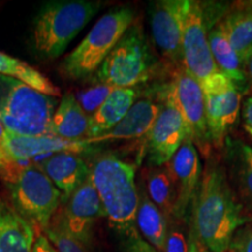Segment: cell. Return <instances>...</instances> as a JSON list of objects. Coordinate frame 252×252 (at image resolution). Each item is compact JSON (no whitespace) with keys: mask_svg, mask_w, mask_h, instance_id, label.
Masks as SVG:
<instances>
[{"mask_svg":"<svg viewBox=\"0 0 252 252\" xmlns=\"http://www.w3.org/2000/svg\"><path fill=\"white\" fill-rule=\"evenodd\" d=\"M230 45L244 62L252 50V2L242 4L219 21Z\"/></svg>","mask_w":252,"mask_h":252,"instance_id":"603a6c76","label":"cell"},{"mask_svg":"<svg viewBox=\"0 0 252 252\" xmlns=\"http://www.w3.org/2000/svg\"><path fill=\"white\" fill-rule=\"evenodd\" d=\"M134 23V12L128 6L116 7L102 15L86 37L61 63V71L72 81L90 77Z\"/></svg>","mask_w":252,"mask_h":252,"instance_id":"5b68a950","label":"cell"},{"mask_svg":"<svg viewBox=\"0 0 252 252\" xmlns=\"http://www.w3.org/2000/svg\"><path fill=\"white\" fill-rule=\"evenodd\" d=\"M7 186L12 206L31 224L45 231L62 204V193L37 165L18 167L0 173Z\"/></svg>","mask_w":252,"mask_h":252,"instance_id":"8992f818","label":"cell"},{"mask_svg":"<svg viewBox=\"0 0 252 252\" xmlns=\"http://www.w3.org/2000/svg\"><path fill=\"white\" fill-rule=\"evenodd\" d=\"M208 41H209L213 60L219 71L234 82L238 89L243 93V89L247 88L249 82L244 70V64L230 45L228 37L219 23L208 32Z\"/></svg>","mask_w":252,"mask_h":252,"instance_id":"7402d4cb","label":"cell"},{"mask_svg":"<svg viewBox=\"0 0 252 252\" xmlns=\"http://www.w3.org/2000/svg\"><path fill=\"white\" fill-rule=\"evenodd\" d=\"M166 93L181 113L188 139L196 145L204 157H209L213 144L207 126L206 105L201 84L181 64L173 72L172 81L167 86Z\"/></svg>","mask_w":252,"mask_h":252,"instance_id":"ba28073f","label":"cell"},{"mask_svg":"<svg viewBox=\"0 0 252 252\" xmlns=\"http://www.w3.org/2000/svg\"><path fill=\"white\" fill-rule=\"evenodd\" d=\"M189 252H210L207 248H204L202 244L200 243V241L194 236H190L189 239Z\"/></svg>","mask_w":252,"mask_h":252,"instance_id":"836d02e7","label":"cell"},{"mask_svg":"<svg viewBox=\"0 0 252 252\" xmlns=\"http://www.w3.org/2000/svg\"><path fill=\"white\" fill-rule=\"evenodd\" d=\"M243 64H244V70H245V74H247L248 80L252 84V50L249 53L247 58H245Z\"/></svg>","mask_w":252,"mask_h":252,"instance_id":"e575fe53","label":"cell"},{"mask_svg":"<svg viewBox=\"0 0 252 252\" xmlns=\"http://www.w3.org/2000/svg\"><path fill=\"white\" fill-rule=\"evenodd\" d=\"M0 75L23 81L40 93L56 98L61 94V90L36 68L32 67L23 60L13 58L2 52H0Z\"/></svg>","mask_w":252,"mask_h":252,"instance_id":"d4e9b609","label":"cell"},{"mask_svg":"<svg viewBox=\"0 0 252 252\" xmlns=\"http://www.w3.org/2000/svg\"><path fill=\"white\" fill-rule=\"evenodd\" d=\"M90 145L83 140H67L54 135H17L7 134L5 144V152L11 165L35 159L36 157H47L60 152L80 153L87 150ZM42 159V160H43Z\"/></svg>","mask_w":252,"mask_h":252,"instance_id":"9a60e30c","label":"cell"},{"mask_svg":"<svg viewBox=\"0 0 252 252\" xmlns=\"http://www.w3.org/2000/svg\"><path fill=\"white\" fill-rule=\"evenodd\" d=\"M102 1L62 0L46 2L33 23L34 48L45 59H58L99 12Z\"/></svg>","mask_w":252,"mask_h":252,"instance_id":"3957f363","label":"cell"},{"mask_svg":"<svg viewBox=\"0 0 252 252\" xmlns=\"http://www.w3.org/2000/svg\"><path fill=\"white\" fill-rule=\"evenodd\" d=\"M156 59L143 27L133 23L96 71L94 83L128 89L149 81Z\"/></svg>","mask_w":252,"mask_h":252,"instance_id":"52a82bcc","label":"cell"},{"mask_svg":"<svg viewBox=\"0 0 252 252\" xmlns=\"http://www.w3.org/2000/svg\"><path fill=\"white\" fill-rule=\"evenodd\" d=\"M228 252H235V251H234V250H231V249H230V250H229Z\"/></svg>","mask_w":252,"mask_h":252,"instance_id":"d590c367","label":"cell"},{"mask_svg":"<svg viewBox=\"0 0 252 252\" xmlns=\"http://www.w3.org/2000/svg\"><path fill=\"white\" fill-rule=\"evenodd\" d=\"M45 235L58 252H89V247L68 231L60 215L54 216L45 230Z\"/></svg>","mask_w":252,"mask_h":252,"instance_id":"4316f807","label":"cell"},{"mask_svg":"<svg viewBox=\"0 0 252 252\" xmlns=\"http://www.w3.org/2000/svg\"><path fill=\"white\" fill-rule=\"evenodd\" d=\"M194 198L196 238L210 252H228L235 232L250 217L229 184L224 165L208 162Z\"/></svg>","mask_w":252,"mask_h":252,"instance_id":"6da1fadb","label":"cell"},{"mask_svg":"<svg viewBox=\"0 0 252 252\" xmlns=\"http://www.w3.org/2000/svg\"><path fill=\"white\" fill-rule=\"evenodd\" d=\"M137 97L138 93L134 88L113 89L102 105L89 117V131L86 139H94L115 127L137 102Z\"/></svg>","mask_w":252,"mask_h":252,"instance_id":"d6986e66","label":"cell"},{"mask_svg":"<svg viewBox=\"0 0 252 252\" xmlns=\"http://www.w3.org/2000/svg\"><path fill=\"white\" fill-rule=\"evenodd\" d=\"M35 238L34 225L0 198V252H31Z\"/></svg>","mask_w":252,"mask_h":252,"instance_id":"ffe728a7","label":"cell"},{"mask_svg":"<svg viewBox=\"0 0 252 252\" xmlns=\"http://www.w3.org/2000/svg\"><path fill=\"white\" fill-rule=\"evenodd\" d=\"M230 249L235 252H252V223H247L235 232Z\"/></svg>","mask_w":252,"mask_h":252,"instance_id":"f1b7e54d","label":"cell"},{"mask_svg":"<svg viewBox=\"0 0 252 252\" xmlns=\"http://www.w3.org/2000/svg\"><path fill=\"white\" fill-rule=\"evenodd\" d=\"M63 204L64 208L59 214L63 224L71 235L90 248L94 223L105 216L102 201L90 176Z\"/></svg>","mask_w":252,"mask_h":252,"instance_id":"4fadbf2b","label":"cell"},{"mask_svg":"<svg viewBox=\"0 0 252 252\" xmlns=\"http://www.w3.org/2000/svg\"><path fill=\"white\" fill-rule=\"evenodd\" d=\"M31 252H58L56 249L53 247L50 241L47 238L46 235L39 234L36 236L35 242H34L33 249Z\"/></svg>","mask_w":252,"mask_h":252,"instance_id":"d6a6232c","label":"cell"},{"mask_svg":"<svg viewBox=\"0 0 252 252\" xmlns=\"http://www.w3.org/2000/svg\"><path fill=\"white\" fill-rule=\"evenodd\" d=\"M160 111V105L152 99L137 100L125 117L115 127L94 139H86L90 145L113 140H132L147 135Z\"/></svg>","mask_w":252,"mask_h":252,"instance_id":"ac0fdd59","label":"cell"},{"mask_svg":"<svg viewBox=\"0 0 252 252\" xmlns=\"http://www.w3.org/2000/svg\"><path fill=\"white\" fill-rule=\"evenodd\" d=\"M115 89L105 84L94 83V87L89 88L86 91H82L80 96L77 97L78 102L81 103L82 108L88 113V116L93 115L97 109L102 105V103L106 99L110 93Z\"/></svg>","mask_w":252,"mask_h":252,"instance_id":"83f0119b","label":"cell"},{"mask_svg":"<svg viewBox=\"0 0 252 252\" xmlns=\"http://www.w3.org/2000/svg\"><path fill=\"white\" fill-rule=\"evenodd\" d=\"M225 173L239 202L252 213V147L241 140L226 139Z\"/></svg>","mask_w":252,"mask_h":252,"instance_id":"e0dca14e","label":"cell"},{"mask_svg":"<svg viewBox=\"0 0 252 252\" xmlns=\"http://www.w3.org/2000/svg\"><path fill=\"white\" fill-rule=\"evenodd\" d=\"M242 117H243L244 128L252 138V96L245 98L242 108Z\"/></svg>","mask_w":252,"mask_h":252,"instance_id":"4dcf8cb0","label":"cell"},{"mask_svg":"<svg viewBox=\"0 0 252 252\" xmlns=\"http://www.w3.org/2000/svg\"><path fill=\"white\" fill-rule=\"evenodd\" d=\"M185 0H159L150 4L152 40L159 52L175 67L182 64V27Z\"/></svg>","mask_w":252,"mask_h":252,"instance_id":"7c38bea8","label":"cell"},{"mask_svg":"<svg viewBox=\"0 0 252 252\" xmlns=\"http://www.w3.org/2000/svg\"><path fill=\"white\" fill-rule=\"evenodd\" d=\"M88 131V113L74 94H64L53 115L50 134L67 140H83L87 138Z\"/></svg>","mask_w":252,"mask_h":252,"instance_id":"44dd1931","label":"cell"},{"mask_svg":"<svg viewBox=\"0 0 252 252\" xmlns=\"http://www.w3.org/2000/svg\"><path fill=\"white\" fill-rule=\"evenodd\" d=\"M8 132L6 131V128L2 125V123L0 122V173L5 171L6 168H8L9 166H12L11 163L8 162L7 157H6L5 152V144L6 139H7Z\"/></svg>","mask_w":252,"mask_h":252,"instance_id":"1f68e13d","label":"cell"},{"mask_svg":"<svg viewBox=\"0 0 252 252\" xmlns=\"http://www.w3.org/2000/svg\"><path fill=\"white\" fill-rule=\"evenodd\" d=\"M147 195L166 217L174 215L176 189L167 165L153 167L146 176Z\"/></svg>","mask_w":252,"mask_h":252,"instance_id":"484cf974","label":"cell"},{"mask_svg":"<svg viewBox=\"0 0 252 252\" xmlns=\"http://www.w3.org/2000/svg\"><path fill=\"white\" fill-rule=\"evenodd\" d=\"M135 223L143 237L157 250L163 251L168 231L166 216L151 201L147 193H141V196L139 195Z\"/></svg>","mask_w":252,"mask_h":252,"instance_id":"cb8c5ba5","label":"cell"},{"mask_svg":"<svg viewBox=\"0 0 252 252\" xmlns=\"http://www.w3.org/2000/svg\"><path fill=\"white\" fill-rule=\"evenodd\" d=\"M186 139L187 130L181 113L165 91L159 115L147 133V158L151 166L168 163Z\"/></svg>","mask_w":252,"mask_h":252,"instance_id":"8fae6325","label":"cell"},{"mask_svg":"<svg viewBox=\"0 0 252 252\" xmlns=\"http://www.w3.org/2000/svg\"><path fill=\"white\" fill-rule=\"evenodd\" d=\"M90 178L110 225L127 241L131 252H150L138 234L135 223L139 204L135 166L112 154H105L94 160L90 167Z\"/></svg>","mask_w":252,"mask_h":252,"instance_id":"7a4b0ae2","label":"cell"},{"mask_svg":"<svg viewBox=\"0 0 252 252\" xmlns=\"http://www.w3.org/2000/svg\"><path fill=\"white\" fill-rule=\"evenodd\" d=\"M163 252H189V244L186 239V236L179 226L167 231L166 244Z\"/></svg>","mask_w":252,"mask_h":252,"instance_id":"f546056e","label":"cell"},{"mask_svg":"<svg viewBox=\"0 0 252 252\" xmlns=\"http://www.w3.org/2000/svg\"><path fill=\"white\" fill-rule=\"evenodd\" d=\"M166 165L175 185L174 215L178 217L184 215L189 202L195 197L202 178L200 156L193 141L187 138Z\"/></svg>","mask_w":252,"mask_h":252,"instance_id":"5bb4252c","label":"cell"},{"mask_svg":"<svg viewBox=\"0 0 252 252\" xmlns=\"http://www.w3.org/2000/svg\"><path fill=\"white\" fill-rule=\"evenodd\" d=\"M182 65L198 81L219 72L210 52L206 14L201 2L185 0L182 27Z\"/></svg>","mask_w":252,"mask_h":252,"instance_id":"30bf717a","label":"cell"},{"mask_svg":"<svg viewBox=\"0 0 252 252\" xmlns=\"http://www.w3.org/2000/svg\"><path fill=\"white\" fill-rule=\"evenodd\" d=\"M206 121L213 147H224L228 133L234 128L242 109V91L232 81L216 72L203 83Z\"/></svg>","mask_w":252,"mask_h":252,"instance_id":"9c48e42d","label":"cell"},{"mask_svg":"<svg viewBox=\"0 0 252 252\" xmlns=\"http://www.w3.org/2000/svg\"><path fill=\"white\" fill-rule=\"evenodd\" d=\"M56 106V97L0 75V122L8 133L27 137L50 134Z\"/></svg>","mask_w":252,"mask_h":252,"instance_id":"277c9868","label":"cell"},{"mask_svg":"<svg viewBox=\"0 0 252 252\" xmlns=\"http://www.w3.org/2000/svg\"><path fill=\"white\" fill-rule=\"evenodd\" d=\"M62 193V204L90 176V167L78 153L60 152L36 163Z\"/></svg>","mask_w":252,"mask_h":252,"instance_id":"2e32d148","label":"cell"}]
</instances>
